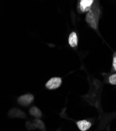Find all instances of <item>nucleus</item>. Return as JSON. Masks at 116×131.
Segmentation results:
<instances>
[{
    "mask_svg": "<svg viewBox=\"0 0 116 131\" xmlns=\"http://www.w3.org/2000/svg\"><path fill=\"white\" fill-rule=\"evenodd\" d=\"M99 13L96 10L91 9L86 15V20L89 24L91 27L94 29H97V21L99 17Z\"/></svg>",
    "mask_w": 116,
    "mask_h": 131,
    "instance_id": "obj_1",
    "label": "nucleus"
},
{
    "mask_svg": "<svg viewBox=\"0 0 116 131\" xmlns=\"http://www.w3.org/2000/svg\"><path fill=\"white\" fill-rule=\"evenodd\" d=\"M62 84V79L59 77H54L50 79L46 84L48 89L54 90L58 88Z\"/></svg>",
    "mask_w": 116,
    "mask_h": 131,
    "instance_id": "obj_2",
    "label": "nucleus"
},
{
    "mask_svg": "<svg viewBox=\"0 0 116 131\" xmlns=\"http://www.w3.org/2000/svg\"><path fill=\"white\" fill-rule=\"evenodd\" d=\"M34 100V96L31 94H27L20 96L18 99V103L22 105L27 106L31 103Z\"/></svg>",
    "mask_w": 116,
    "mask_h": 131,
    "instance_id": "obj_3",
    "label": "nucleus"
},
{
    "mask_svg": "<svg viewBox=\"0 0 116 131\" xmlns=\"http://www.w3.org/2000/svg\"><path fill=\"white\" fill-rule=\"evenodd\" d=\"M93 0H81L80 1V8L83 12H88L92 9Z\"/></svg>",
    "mask_w": 116,
    "mask_h": 131,
    "instance_id": "obj_4",
    "label": "nucleus"
},
{
    "mask_svg": "<svg viewBox=\"0 0 116 131\" xmlns=\"http://www.w3.org/2000/svg\"><path fill=\"white\" fill-rule=\"evenodd\" d=\"M69 43L71 47L74 48L78 45V38L76 32L73 31L70 34L69 37Z\"/></svg>",
    "mask_w": 116,
    "mask_h": 131,
    "instance_id": "obj_5",
    "label": "nucleus"
},
{
    "mask_svg": "<svg viewBox=\"0 0 116 131\" xmlns=\"http://www.w3.org/2000/svg\"><path fill=\"white\" fill-rule=\"evenodd\" d=\"M77 125L81 131H86L88 130L92 126V124L87 120L84 119L77 122Z\"/></svg>",
    "mask_w": 116,
    "mask_h": 131,
    "instance_id": "obj_6",
    "label": "nucleus"
},
{
    "mask_svg": "<svg viewBox=\"0 0 116 131\" xmlns=\"http://www.w3.org/2000/svg\"><path fill=\"white\" fill-rule=\"evenodd\" d=\"M30 114L37 118H39L42 116V113L38 108L36 106L32 107L29 110Z\"/></svg>",
    "mask_w": 116,
    "mask_h": 131,
    "instance_id": "obj_7",
    "label": "nucleus"
},
{
    "mask_svg": "<svg viewBox=\"0 0 116 131\" xmlns=\"http://www.w3.org/2000/svg\"><path fill=\"white\" fill-rule=\"evenodd\" d=\"M12 116H18V117H22V116H24V114L23 112L21 111L18 110V109H13L12 110Z\"/></svg>",
    "mask_w": 116,
    "mask_h": 131,
    "instance_id": "obj_8",
    "label": "nucleus"
},
{
    "mask_svg": "<svg viewBox=\"0 0 116 131\" xmlns=\"http://www.w3.org/2000/svg\"><path fill=\"white\" fill-rule=\"evenodd\" d=\"M109 82L112 85H116V73L111 74L109 77Z\"/></svg>",
    "mask_w": 116,
    "mask_h": 131,
    "instance_id": "obj_9",
    "label": "nucleus"
},
{
    "mask_svg": "<svg viewBox=\"0 0 116 131\" xmlns=\"http://www.w3.org/2000/svg\"><path fill=\"white\" fill-rule=\"evenodd\" d=\"M112 66L115 71H116V53H115L113 55V61H112Z\"/></svg>",
    "mask_w": 116,
    "mask_h": 131,
    "instance_id": "obj_10",
    "label": "nucleus"
}]
</instances>
